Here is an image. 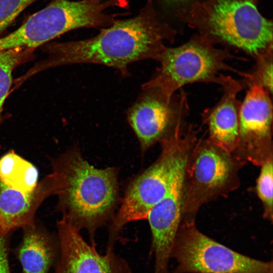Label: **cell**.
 Here are the masks:
<instances>
[{"mask_svg": "<svg viewBox=\"0 0 273 273\" xmlns=\"http://www.w3.org/2000/svg\"><path fill=\"white\" fill-rule=\"evenodd\" d=\"M256 63L249 72H243L242 84L248 87L258 85L264 88L270 94L272 91V48L257 56Z\"/></svg>", "mask_w": 273, "mask_h": 273, "instance_id": "ac0fdd59", "label": "cell"}, {"mask_svg": "<svg viewBox=\"0 0 273 273\" xmlns=\"http://www.w3.org/2000/svg\"><path fill=\"white\" fill-rule=\"evenodd\" d=\"M173 273H272V262L244 255L199 231L194 218H182L171 253Z\"/></svg>", "mask_w": 273, "mask_h": 273, "instance_id": "52a82bcc", "label": "cell"}, {"mask_svg": "<svg viewBox=\"0 0 273 273\" xmlns=\"http://www.w3.org/2000/svg\"><path fill=\"white\" fill-rule=\"evenodd\" d=\"M22 238L14 253L23 273H50L60 256L57 234L52 233L39 222L22 228Z\"/></svg>", "mask_w": 273, "mask_h": 273, "instance_id": "9a60e30c", "label": "cell"}, {"mask_svg": "<svg viewBox=\"0 0 273 273\" xmlns=\"http://www.w3.org/2000/svg\"><path fill=\"white\" fill-rule=\"evenodd\" d=\"M58 188L57 209L73 228L85 230L90 244L97 245L96 234L113 219L119 204V169H99L74 146L52 160Z\"/></svg>", "mask_w": 273, "mask_h": 273, "instance_id": "7a4b0ae2", "label": "cell"}, {"mask_svg": "<svg viewBox=\"0 0 273 273\" xmlns=\"http://www.w3.org/2000/svg\"><path fill=\"white\" fill-rule=\"evenodd\" d=\"M223 94L213 106L202 115L208 128V139L214 145L233 153L239 138V115L241 103L238 94L244 86L241 81L225 76L220 85Z\"/></svg>", "mask_w": 273, "mask_h": 273, "instance_id": "5bb4252c", "label": "cell"}, {"mask_svg": "<svg viewBox=\"0 0 273 273\" xmlns=\"http://www.w3.org/2000/svg\"><path fill=\"white\" fill-rule=\"evenodd\" d=\"M56 225L61 251L52 273H134L128 262L114 251L99 253L64 217Z\"/></svg>", "mask_w": 273, "mask_h": 273, "instance_id": "8fae6325", "label": "cell"}, {"mask_svg": "<svg viewBox=\"0 0 273 273\" xmlns=\"http://www.w3.org/2000/svg\"><path fill=\"white\" fill-rule=\"evenodd\" d=\"M272 105L270 94L258 85L248 87L241 103L239 138L233 155L243 165L261 166L272 159Z\"/></svg>", "mask_w": 273, "mask_h": 273, "instance_id": "30bf717a", "label": "cell"}, {"mask_svg": "<svg viewBox=\"0 0 273 273\" xmlns=\"http://www.w3.org/2000/svg\"><path fill=\"white\" fill-rule=\"evenodd\" d=\"M192 150L180 158L169 189L147 216L152 237L150 254L154 255L155 261L159 264H165L170 259L181 220L185 171Z\"/></svg>", "mask_w": 273, "mask_h": 273, "instance_id": "7c38bea8", "label": "cell"}, {"mask_svg": "<svg viewBox=\"0 0 273 273\" xmlns=\"http://www.w3.org/2000/svg\"><path fill=\"white\" fill-rule=\"evenodd\" d=\"M176 32L161 21L149 0L135 16L116 21L91 38L67 42H48L41 47L46 54L22 75L27 81L54 67L80 63L98 64L114 68L128 76V65L145 60H157L172 41Z\"/></svg>", "mask_w": 273, "mask_h": 273, "instance_id": "6da1fadb", "label": "cell"}, {"mask_svg": "<svg viewBox=\"0 0 273 273\" xmlns=\"http://www.w3.org/2000/svg\"><path fill=\"white\" fill-rule=\"evenodd\" d=\"M241 166L232 153L208 139L198 140L186 166L181 217L195 218L203 204L236 190Z\"/></svg>", "mask_w": 273, "mask_h": 273, "instance_id": "8992f818", "label": "cell"}, {"mask_svg": "<svg viewBox=\"0 0 273 273\" xmlns=\"http://www.w3.org/2000/svg\"><path fill=\"white\" fill-rule=\"evenodd\" d=\"M89 17L81 1L51 0L17 29L0 37V51L16 48L36 49L69 31L86 28Z\"/></svg>", "mask_w": 273, "mask_h": 273, "instance_id": "9c48e42d", "label": "cell"}, {"mask_svg": "<svg viewBox=\"0 0 273 273\" xmlns=\"http://www.w3.org/2000/svg\"><path fill=\"white\" fill-rule=\"evenodd\" d=\"M35 50L16 48L0 51V127L4 105L13 86V72L18 67L33 60Z\"/></svg>", "mask_w": 273, "mask_h": 273, "instance_id": "e0dca14e", "label": "cell"}, {"mask_svg": "<svg viewBox=\"0 0 273 273\" xmlns=\"http://www.w3.org/2000/svg\"><path fill=\"white\" fill-rule=\"evenodd\" d=\"M13 232H5L0 230V273H11L9 253Z\"/></svg>", "mask_w": 273, "mask_h": 273, "instance_id": "44dd1931", "label": "cell"}, {"mask_svg": "<svg viewBox=\"0 0 273 273\" xmlns=\"http://www.w3.org/2000/svg\"><path fill=\"white\" fill-rule=\"evenodd\" d=\"M37 0H0V35L19 14Z\"/></svg>", "mask_w": 273, "mask_h": 273, "instance_id": "ffe728a7", "label": "cell"}, {"mask_svg": "<svg viewBox=\"0 0 273 273\" xmlns=\"http://www.w3.org/2000/svg\"><path fill=\"white\" fill-rule=\"evenodd\" d=\"M38 171L31 163L10 151L0 158V181L24 193L32 191L38 183Z\"/></svg>", "mask_w": 273, "mask_h": 273, "instance_id": "2e32d148", "label": "cell"}, {"mask_svg": "<svg viewBox=\"0 0 273 273\" xmlns=\"http://www.w3.org/2000/svg\"><path fill=\"white\" fill-rule=\"evenodd\" d=\"M197 141V130L191 125L179 128L161 143L162 150L158 158L127 186L119 208L109 224L106 252L114 251L119 235L126 224L147 219L151 209L169 189L179 159L193 148Z\"/></svg>", "mask_w": 273, "mask_h": 273, "instance_id": "277c9868", "label": "cell"}, {"mask_svg": "<svg viewBox=\"0 0 273 273\" xmlns=\"http://www.w3.org/2000/svg\"><path fill=\"white\" fill-rule=\"evenodd\" d=\"M143 89L128 110L127 119L144 154L185 126L190 110L187 95L183 89L170 97L156 88Z\"/></svg>", "mask_w": 273, "mask_h": 273, "instance_id": "ba28073f", "label": "cell"}, {"mask_svg": "<svg viewBox=\"0 0 273 273\" xmlns=\"http://www.w3.org/2000/svg\"><path fill=\"white\" fill-rule=\"evenodd\" d=\"M207 36L198 34L174 48L166 46L157 60L160 67L156 75L145 83L143 89L156 88L170 97L183 86L193 83L221 85L229 71L242 76L243 72L227 63L230 59L243 60L233 56L227 48H220Z\"/></svg>", "mask_w": 273, "mask_h": 273, "instance_id": "5b68a950", "label": "cell"}, {"mask_svg": "<svg viewBox=\"0 0 273 273\" xmlns=\"http://www.w3.org/2000/svg\"><path fill=\"white\" fill-rule=\"evenodd\" d=\"M167 4L173 6H183L190 2H194L193 4L199 0H163Z\"/></svg>", "mask_w": 273, "mask_h": 273, "instance_id": "7402d4cb", "label": "cell"}, {"mask_svg": "<svg viewBox=\"0 0 273 273\" xmlns=\"http://www.w3.org/2000/svg\"><path fill=\"white\" fill-rule=\"evenodd\" d=\"M257 0H199L180 15L199 34L255 59L272 48V23Z\"/></svg>", "mask_w": 273, "mask_h": 273, "instance_id": "3957f363", "label": "cell"}, {"mask_svg": "<svg viewBox=\"0 0 273 273\" xmlns=\"http://www.w3.org/2000/svg\"><path fill=\"white\" fill-rule=\"evenodd\" d=\"M272 164V159L267 161L261 166V169L256 185L257 195L263 207V216L271 221L272 220L273 212Z\"/></svg>", "mask_w": 273, "mask_h": 273, "instance_id": "d6986e66", "label": "cell"}, {"mask_svg": "<svg viewBox=\"0 0 273 273\" xmlns=\"http://www.w3.org/2000/svg\"><path fill=\"white\" fill-rule=\"evenodd\" d=\"M58 188L54 173L44 176L29 193L12 189L0 181V230L14 232L35 221V215L42 202L56 195Z\"/></svg>", "mask_w": 273, "mask_h": 273, "instance_id": "4fadbf2b", "label": "cell"}]
</instances>
